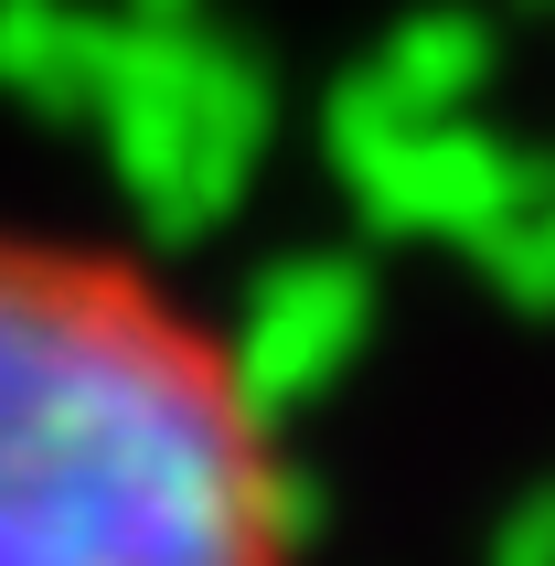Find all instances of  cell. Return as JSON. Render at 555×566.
<instances>
[{"label": "cell", "instance_id": "6da1fadb", "mask_svg": "<svg viewBox=\"0 0 555 566\" xmlns=\"http://www.w3.org/2000/svg\"><path fill=\"white\" fill-rule=\"evenodd\" d=\"M0 566H310L268 364L128 235L0 224Z\"/></svg>", "mask_w": 555, "mask_h": 566}]
</instances>
